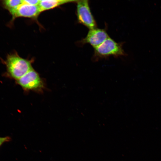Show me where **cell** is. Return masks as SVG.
<instances>
[{
  "instance_id": "obj_10",
  "label": "cell",
  "mask_w": 161,
  "mask_h": 161,
  "mask_svg": "<svg viewBox=\"0 0 161 161\" xmlns=\"http://www.w3.org/2000/svg\"><path fill=\"white\" fill-rule=\"evenodd\" d=\"M10 140V138L8 136L0 137V146L4 143L8 142Z\"/></svg>"
},
{
  "instance_id": "obj_4",
  "label": "cell",
  "mask_w": 161,
  "mask_h": 161,
  "mask_svg": "<svg viewBox=\"0 0 161 161\" xmlns=\"http://www.w3.org/2000/svg\"><path fill=\"white\" fill-rule=\"evenodd\" d=\"M76 2L78 21L89 30L97 28L96 23L92 13L89 1L78 0Z\"/></svg>"
},
{
  "instance_id": "obj_1",
  "label": "cell",
  "mask_w": 161,
  "mask_h": 161,
  "mask_svg": "<svg viewBox=\"0 0 161 161\" xmlns=\"http://www.w3.org/2000/svg\"><path fill=\"white\" fill-rule=\"evenodd\" d=\"M1 60L6 67L3 76L16 80L33 69L32 62L21 57L16 52L8 54L5 59Z\"/></svg>"
},
{
  "instance_id": "obj_5",
  "label": "cell",
  "mask_w": 161,
  "mask_h": 161,
  "mask_svg": "<svg viewBox=\"0 0 161 161\" xmlns=\"http://www.w3.org/2000/svg\"><path fill=\"white\" fill-rule=\"evenodd\" d=\"M41 12L38 6L30 5L23 2L9 13L12 16L10 24L16 18L24 17L36 19Z\"/></svg>"
},
{
  "instance_id": "obj_3",
  "label": "cell",
  "mask_w": 161,
  "mask_h": 161,
  "mask_svg": "<svg viewBox=\"0 0 161 161\" xmlns=\"http://www.w3.org/2000/svg\"><path fill=\"white\" fill-rule=\"evenodd\" d=\"M16 82L25 91L41 92L44 87V81L33 69L16 80Z\"/></svg>"
},
{
  "instance_id": "obj_2",
  "label": "cell",
  "mask_w": 161,
  "mask_h": 161,
  "mask_svg": "<svg viewBox=\"0 0 161 161\" xmlns=\"http://www.w3.org/2000/svg\"><path fill=\"white\" fill-rule=\"evenodd\" d=\"M94 58L96 60L111 56L117 57L125 55L121 44L109 37L100 45L94 48Z\"/></svg>"
},
{
  "instance_id": "obj_8",
  "label": "cell",
  "mask_w": 161,
  "mask_h": 161,
  "mask_svg": "<svg viewBox=\"0 0 161 161\" xmlns=\"http://www.w3.org/2000/svg\"><path fill=\"white\" fill-rule=\"evenodd\" d=\"M0 1L2 7L9 12L15 9L23 2L21 0H4Z\"/></svg>"
},
{
  "instance_id": "obj_9",
  "label": "cell",
  "mask_w": 161,
  "mask_h": 161,
  "mask_svg": "<svg viewBox=\"0 0 161 161\" xmlns=\"http://www.w3.org/2000/svg\"><path fill=\"white\" fill-rule=\"evenodd\" d=\"M40 0H23V2L27 4L32 5L38 6Z\"/></svg>"
},
{
  "instance_id": "obj_6",
  "label": "cell",
  "mask_w": 161,
  "mask_h": 161,
  "mask_svg": "<svg viewBox=\"0 0 161 161\" xmlns=\"http://www.w3.org/2000/svg\"><path fill=\"white\" fill-rule=\"evenodd\" d=\"M109 37L104 30L96 28L89 30L86 36L81 41V43L83 44H89L94 48Z\"/></svg>"
},
{
  "instance_id": "obj_7",
  "label": "cell",
  "mask_w": 161,
  "mask_h": 161,
  "mask_svg": "<svg viewBox=\"0 0 161 161\" xmlns=\"http://www.w3.org/2000/svg\"><path fill=\"white\" fill-rule=\"evenodd\" d=\"M74 0H40L38 6L42 12L49 10L65 4L76 2Z\"/></svg>"
}]
</instances>
